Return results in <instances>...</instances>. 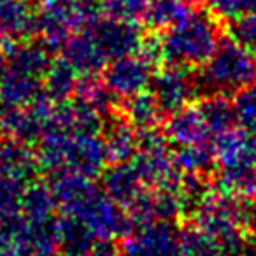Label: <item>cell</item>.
Here are the masks:
<instances>
[{"label":"cell","mask_w":256,"mask_h":256,"mask_svg":"<svg viewBox=\"0 0 256 256\" xmlns=\"http://www.w3.org/2000/svg\"><path fill=\"white\" fill-rule=\"evenodd\" d=\"M102 18L100 0H39L36 34L50 51H62L74 34L90 30Z\"/></svg>","instance_id":"1"},{"label":"cell","mask_w":256,"mask_h":256,"mask_svg":"<svg viewBox=\"0 0 256 256\" xmlns=\"http://www.w3.org/2000/svg\"><path fill=\"white\" fill-rule=\"evenodd\" d=\"M254 81L256 54L238 46L228 36L221 37L214 54L202 65V70L196 76L198 90L204 95H230Z\"/></svg>","instance_id":"2"},{"label":"cell","mask_w":256,"mask_h":256,"mask_svg":"<svg viewBox=\"0 0 256 256\" xmlns=\"http://www.w3.org/2000/svg\"><path fill=\"white\" fill-rule=\"evenodd\" d=\"M220 40V22L210 12H192L164 37L165 58L170 64L198 68L214 54Z\"/></svg>","instance_id":"3"},{"label":"cell","mask_w":256,"mask_h":256,"mask_svg":"<svg viewBox=\"0 0 256 256\" xmlns=\"http://www.w3.org/2000/svg\"><path fill=\"white\" fill-rule=\"evenodd\" d=\"M244 209L240 202L212 188L198 206L192 210V218L198 228L212 235L224 252H240L248 238L242 226Z\"/></svg>","instance_id":"4"},{"label":"cell","mask_w":256,"mask_h":256,"mask_svg":"<svg viewBox=\"0 0 256 256\" xmlns=\"http://www.w3.org/2000/svg\"><path fill=\"white\" fill-rule=\"evenodd\" d=\"M134 167L146 188L178 186L181 174L174 167L170 140L158 128L139 132V150L134 156Z\"/></svg>","instance_id":"5"},{"label":"cell","mask_w":256,"mask_h":256,"mask_svg":"<svg viewBox=\"0 0 256 256\" xmlns=\"http://www.w3.org/2000/svg\"><path fill=\"white\" fill-rule=\"evenodd\" d=\"M68 216H74L88 228L93 238L98 240H114L124 238L136 230V224L130 220L126 209L114 202L98 188L82 206H79Z\"/></svg>","instance_id":"6"},{"label":"cell","mask_w":256,"mask_h":256,"mask_svg":"<svg viewBox=\"0 0 256 256\" xmlns=\"http://www.w3.org/2000/svg\"><path fill=\"white\" fill-rule=\"evenodd\" d=\"M151 92L160 102L162 109L172 114L190 106L193 96L198 95L200 90L196 76L192 74V68L170 64L167 67L156 68V74L151 79Z\"/></svg>","instance_id":"7"},{"label":"cell","mask_w":256,"mask_h":256,"mask_svg":"<svg viewBox=\"0 0 256 256\" xmlns=\"http://www.w3.org/2000/svg\"><path fill=\"white\" fill-rule=\"evenodd\" d=\"M178 248L179 228L162 220L137 226L123 242L126 256H178Z\"/></svg>","instance_id":"8"},{"label":"cell","mask_w":256,"mask_h":256,"mask_svg":"<svg viewBox=\"0 0 256 256\" xmlns=\"http://www.w3.org/2000/svg\"><path fill=\"white\" fill-rule=\"evenodd\" d=\"M153 68L137 54L114 58L104 68V82L118 98H126L151 86Z\"/></svg>","instance_id":"9"},{"label":"cell","mask_w":256,"mask_h":256,"mask_svg":"<svg viewBox=\"0 0 256 256\" xmlns=\"http://www.w3.org/2000/svg\"><path fill=\"white\" fill-rule=\"evenodd\" d=\"M107 162H109V158H107L106 144H104V139L98 137V134H68L64 170L78 172V174L93 179L102 176Z\"/></svg>","instance_id":"10"},{"label":"cell","mask_w":256,"mask_h":256,"mask_svg":"<svg viewBox=\"0 0 256 256\" xmlns=\"http://www.w3.org/2000/svg\"><path fill=\"white\" fill-rule=\"evenodd\" d=\"M102 50L109 58H121L136 54L142 42V30L137 22H120V20L102 18L90 28Z\"/></svg>","instance_id":"11"},{"label":"cell","mask_w":256,"mask_h":256,"mask_svg":"<svg viewBox=\"0 0 256 256\" xmlns=\"http://www.w3.org/2000/svg\"><path fill=\"white\" fill-rule=\"evenodd\" d=\"M214 158L221 168L256 167V140L251 130L230 128L218 134L212 144Z\"/></svg>","instance_id":"12"},{"label":"cell","mask_w":256,"mask_h":256,"mask_svg":"<svg viewBox=\"0 0 256 256\" xmlns=\"http://www.w3.org/2000/svg\"><path fill=\"white\" fill-rule=\"evenodd\" d=\"M62 54L79 76H98L109 62V56L92 30L74 34L62 48Z\"/></svg>","instance_id":"13"},{"label":"cell","mask_w":256,"mask_h":256,"mask_svg":"<svg viewBox=\"0 0 256 256\" xmlns=\"http://www.w3.org/2000/svg\"><path fill=\"white\" fill-rule=\"evenodd\" d=\"M165 136L176 146L207 144L210 130L198 106H186L170 114L165 123Z\"/></svg>","instance_id":"14"},{"label":"cell","mask_w":256,"mask_h":256,"mask_svg":"<svg viewBox=\"0 0 256 256\" xmlns=\"http://www.w3.org/2000/svg\"><path fill=\"white\" fill-rule=\"evenodd\" d=\"M39 170L36 151L22 140L2 137L0 139V176L22 184L30 182Z\"/></svg>","instance_id":"15"},{"label":"cell","mask_w":256,"mask_h":256,"mask_svg":"<svg viewBox=\"0 0 256 256\" xmlns=\"http://www.w3.org/2000/svg\"><path fill=\"white\" fill-rule=\"evenodd\" d=\"M0 50L6 53L8 68H12L16 72H22L26 76L42 79L51 65L50 50L44 44L26 42L22 44L18 40L2 39Z\"/></svg>","instance_id":"16"},{"label":"cell","mask_w":256,"mask_h":256,"mask_svg":"<svg viewBox=\"0 0 256 256\" xmlns=\"http://www.w3.org/2000/svg\"><path fill=\"white\" fill-rule=\"evenodd\" d=\"M50 186L56 196L58 207L64 214H72L98 190V186L92 181V178H86V176L72 170L54 172Z\"/></svg>","instance_id":"17"},{"label":"cell","mask_w":256,"mask_h":256,"mask_svg":"<svg viewBox=\"0 0 256 256\" xmlns=\"http://www.w3.org/2000/svg\"><path fill=\"white\" fill-rule=\"evenodd\" d=\"M102 190L121 207H128L144 190V184L134 164L124 162L106 167L102 172Z\"/></svg>","instance_id":"18"},{"label":"cell","mask_w":256,"mask_h":256,"mask_svg":"<svg viewBox=\"0 0 256 256\" xmlns=\"http://www.w3.org/2000/svg\"><path fill=\"white\" fill-rule=\"evenodd\" d=\"M37 20L30 0H0V37L20 40L36 34Z\"/></svg>","instance_id":"19"},{"label":"cell","mask_w":256,"mask_h":256,"mask_svg":"<svg viewBox=\"0 0 256 256\" xmlns=\"http://www.w3.org/2000/svg\"><path fill=\"white\" fill-rule=\"evenodd\" d=\"M164 114L165 110L162 109L156 96L153 95V92H148V90L126 96L120 104V116L132 124L137 132L158 128L164 121Z\"/></svg>","instance_id":"20"},{"label":"cell","mask_w":256,"mask_h":256,"mask_svg":"<svg viewBox=\"0 0 256 256\" xmlns=\"http://www.w3.org/2000/svg\"><path fill=\"white\" fill-rule=\"evenodd\" d=\"M44 93L39 78L26 76L6 67L0 72V104L2 107H28Z\"/></svg>","instance_id":"21"},{"label":"cell","mask_w":256,"mask_h":256,"mask_svg":"<svg viewBox=\"0 0 256 256\" xmlns=\"http://www.w3.org/2000/svg\"><path fill=\"white\" fill-rule=\"evenodd\" d=\"M46 134V128L40 123L32 109L28 107H4L0 110V136L11 137L22 142L39 140Z\"/></svg>","instance_id":"22"},{"label":"cell","mask_w":256,"mask_h":256,"mask_svg":"<svg viewBox=\"0 0 256 256\" xmlns=\"http://www.w3.org/2000/svg\"><path fill=\"white\" fill-rule=\"evenodd\" d=\"M20 209H22V216L25 221L42 223V221L54 220L58 202L50 184L40 181H30L23 188Z\"/></svg>","instance_id":"23"},{"label":"cell","mask_w":256,"mask_h":256,"mask_svg":"<svg viewBox=\"0 0 256 256\" xmlns=\"http://www.w3.org/2000/svg\"><path fill=\"white\" fill-rule=\"evenodd\" d=\"M104 144H106L107 158L110 164H124L137 154L139 134L132 124L120 116L112 123L107 124Z\"/></svg>","instance_id":"24"},{"label":"cell","mask_w":256,"mask_h":256,"mask_svg":"<svg viewBox=\"0 0 256 256\" xmlns=\"http://www.w3.org/2000/svg\"><path fill=\"white\" fill-rule=\"evenodd\" d=\"M214 188L237 202H251L256 198V167L221 168Z\"/></svg>","instance_id":"25"},{"label":"cell","mask_w":256,"mask_h":256,"mask_svg":"<svg viewBox=\"0 0 256 256\" xmlns=\"http://www.w3.org/2000/svg\"><path fill=\"white\" fill-rule=\"evenodd\" d=\"M192 9L184 0H151L144 22L153 32H168L190 18Z\"/></svg>","instance_id":"26"},{"label":"cell","mask_w":256,"mask_h":256,"mask_svg":"<svg viewBox=\"0 0 256 256\" xmlns=\"http://www.w3.org/2000/svg\"><path fill=\"white\" fill-rule=\"evenodd\" d=\"M78 72L72 68L68 62L64 58L60 60H53L44 74L42 90L53 102H65L72 95H76V88H78Z\"/></svg>","instance_id":"27"},{"label":"cell","mask_w":256,"mask_h":256,"mask_svg":"<svg viewBox=\"0 0 256 256\" xmlns=\"http://www.w3.org/2000/svg\"><path fill=\"white\" fill-rule=\"evenodd\" d=\"M172 162L181 176H207L212 170L216 158L212 148L207 144H196L178 146L172 153Z\"/></svg>","instance_id":"28"},{"label":"cell","mask_w":256,"mask_h":256,"mask_svg":"<svg viewBox=\"0 0 256 256\" xmlns=\"http://www.w3.org/2000/svg\"><path fill=\"white\" fill-rule=\"evenodd\" d=\"M198 107L202 110L204 120H206L210 134H214V136L226 132V130L234 128V124L237 123L234 102L228 100V95H223V93L204 95Z\"/></svg>","instance_id":"29"},{"label":"cell","mask_w":256,"mask_h":256,"mask_svg":"<svg viewBox=\"0 0 256 256\" xmlns=\"http://www.w3.org/2000/svg\"><path fill=\"white\" fill-rule=\"evenodd\" d=\"M76 100L93 107L106 118L114 109V95L106 86L104 79H98L96 76H79Z\"/></svg>","instance_id":"30"},{"label":"cell","mask_w":256,"mask_h":256,"mask_svg":"<svg viewBox=\"0 0 256 256\" xmlns=\"http://www.w3.org/2000/svg\"><path fill=\"white\" fill-rule=\"evenodd\" d=\"M223 252L220 242L196 224L179 230L178 256H223Z\"/></svg>","instance_id":"31"},{"label":"cell","mask_w":256,"mask_h":256,"mask_svg":"<svg viewBox=\"0 0 256 256\" xmlns=\"http://www.w3.org/2000/svg\"><path fill=\"white\" fill-rule=\"evenodd\" d=\"M56 232H58V242H60V246L68 249L70 254H74V252H84L86 249L93 246V235L74 216L64 214L60 220H56Z\"/></svg>","instance_id":"32"},{"label":"cell","mask_w":256,"mask_h":256,"mask_svg":"<svg viewBox=\"0 0 256 256\" xmlns=\"http://www.w3.org/2000/svg\"><path fill=\"white\" fill-rule=\"evenodd\" d=\"M150 190L151 195H153V207L156 220L174 221L188 212V207H186L184 198H182L181 192H179V186Z\"/></svg>","instance_id":"33"},{"label":"cell","mask_w":256,"mask_h":256,"mask_svg":"<svg viewBox=\"0 0 256 256\" xmlns=\"http://www.w3.org/2000/svg\"><path fill=\"white\" fill-rule=\"evenodd\" d=\"M104 18L120 22H139L146 16L151 0H100Z\"/></svg>","instance_id":"34"},{"label":"cell","mask_w":256,"mask_h":256,"mask_svg":"<svg viewBox=\"0 0 256 256\" xmlns=\"http://www.w3.org/2000/svg\"><path fill=\"white\" fill-rule=\"evenodd\" d=\"M237 123L246 130H256V81L234 93Z\"/></svg>","instance_id":"35"},{"label":"cell","mask_w":256,"mask_h":256,"mask_svg":"<svg viewBox=\"0 0 256 256\" xmlns=\"http://www.w3.org/2000/svg\"><path fill=\"white\" fill-rule=\"evenodd\" d=\"M228 37L256 54V12H246L228 22Z\"/></svg>","instance_id":"36"},{"label":"cell","mask_w":256,"mask_h":256,"mask_svg":"<svg viewBox=\"0 0 256 256\" xmlns=\"http://www.w3.org/2000/svg\"><path fill=\"white\" fill-rule=\"evenodd\" d=\"M210 14L218 22H232L246 12H256V0H210Z\"/></svg>","instance_id":"37"},{"label":"cell","mask_w":256,"mask_h":256,"mask_svg":"<svg viewBox=\"0 0 256 256\" xmlns=\"http://www.w3.org/2000/svg\"><path fill=\"white\" fill-rule=\"evenodd\" d=\"M136 54L142 58L151 68H160V65L164 62H167V58H165L164 39L160 36H156V32L142 37V42H140Z\"/></svg>","instance_id":"38"},{"label":"cell","mask_w":256,"mask_h":256,"mask_svg":"<svg viewBox=\"0 0 256 256\" xmlns=\"http://www.w3.org/2000/svg\"><path fill=\"white\" fill-rule=\"evenodd\" d=\"M242 226H244L248 238L256 240V198L248 202L246 206L244 214H242Z\"/></svg>","instance_id":"39"},{"label":"cell","mask_w":256,"mask_h":256,"mask_svg":"<svg viewBox=\"0 0 256 256\" xmlns=\"http://www.w3.org/2000/svg\"><path fill=\"white\" fill-rule=\"evenodd\" d=\"M92 256H121L112 240H100L92 246Z\"/></svg>","instance_id":"40"},{"label":"cell","mask_w":256,"mask_h":256,"mask_svg":"<svg viewBox=\"0 0 256 256\" xmlns=\"http://www.w3.org/2000/svg\"><path fill=\"white\" fill-rule=\"evenodd\" d=\"M184 2H188L190 6H202V4H207V2H210V0H184Z\"/></svg>","instance_id":"41"}]
</instances>
